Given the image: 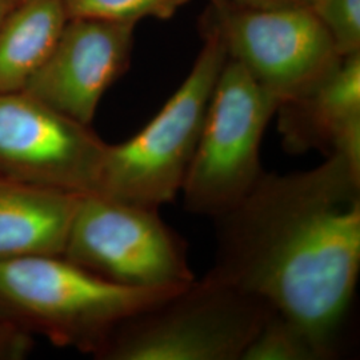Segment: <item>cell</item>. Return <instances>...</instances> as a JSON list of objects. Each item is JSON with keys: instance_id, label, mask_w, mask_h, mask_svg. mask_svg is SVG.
I'll return each instance as SVG.
<instances>
[{"instance_id": "cell-17", "label": "cell", "mask_w": 360, "mask_h": 360, "mask_svg": "<svg viewBox=\"0 0 360 360\" xmlns=\"http://www.w3.org/2000/svg\"><path fill=\"white\" fill-rule=\"evenodd\" d=\"M312 0H224L236 8L245 10H283V8H309Z\"/></svg>"}, {"instance_id": "cell-10", "label": "cell", "mask_w": 360, "mask_h": 360, "mask_svg": "<svg viewBox=\"0 0 360 360\" xmlns=\"http://www.w3.org/2000/svg\"><path fill=\"white\" fill-rule=\"evenodd\" d=\"M276 114L290 154L339 155L360 168V52L343 56L309 90L279 104Z\"/></svg>"}, {"instance_id": "cell-18", "label": "cell", "mask_w": 360, "mask_h": 360, "mask_svg": "<svg viewBox=\"0 0 360 360\" xmlns=\"http://www.w3.org/2000/svg\"><path fill=\"white\" fill-rule=\"evenodd\" d=\"M18 0H0V23L6 18V15L11 11Z\"/></svg>"}, {"instance_id": "cell-5", "label": "cell", "mask_w": 360, "mask_h": 360, "mask_svg": "<svg viewBox=\"0 0 360 360\" xmlns=\"http://www.w3.org/2000/svg\"><path fill=\"white\" fill-rule=\"evenodd\" d=\"M279 102L231 58L212 91L181 191L186 210L218 218L240 203L264 175L260 146Z\"/></svg>"}, {"instance_id": "cell-7", "label": "cell", "mask_w": 360, "mask_h": 360, "mask_svg": "<svg viewBox=\"0 0 360 360\" xmlns=\"http://www.w3.org/2000/svg\"><path fill=\"white\" fill-rule=\"evenodd\" d=\"M107 143L26 91L0 94V178L65 193L96 191Z\"/></svg>"}, {"instance_id": "cell-16", "label": "cell", "mask_w": 360, "mask_h": 360, "mask_svg": "<svg viewBox=\"0 0 360 360\" xmlns=\"http://www.w3.org/2000/svg\"><path fill=\"white\" fill-rule=\"evenodd\" d=\"M31 335L0 315V360L22 359L31 348Z\"/></svg>"}, {"instance_id": "cell-6", "label": "cell", "mask_w": 360, "mask_h": 360, "mask_svg": "<svg viewBox=\"0 0 360 360\" xmlns=\"http://www.w3.org/2000/svg\"><path fill=\"white\" fill-rule=\"evenodd\" d=\"M63 257L135 288L181 287L195 279L186 242L160 218L159 208L99 193L80 196Z\"/></svg>"}, {"instance_id": "cell-1", "label": "cell", "mask_w": 360, "mask_h": 360, "mask_svg": "<svg viewBox=\"0 0 360 360\" xmlns=\"http://www.w3.org/2000/svg\"><path fill=\"white\" fill-rule=\"evenodd\" d=\"M214 220L212 270L338 355L359 278L360 168L334 155L307 171L264 172Z\"/></svg>"}, {"instance_id": "cell-11", "label": "cell", "mask_w": 360, "mask_h": 360, "mask_svg": "<svg viewBox=\"0 0 360 360\" xmlns=\"http://www.w3.org/2000/svg\"><path fill=\"white\" fill-rule=\"evenodd\" d=\"M80 196L0 178V262L63 255Z\"/></svg>"}, {"instance_id": "cell-14", "label": "cell", "mask_w": 360, "mask_h": 360, "mask_svg": "<svg viewBox=\"0 0 360 360\" xmlns=\"http://www.w3.org/2000/svg\"><path fill=\"white\" fill-rule=\"evenodd\" d=\"M190 0H65L68 19L84 18L138 23L143 18L167 19Z\"/></svg>"}, {"instance_id": "cell-2", "label": "cell", "mask_w": 360, "mask_h": 360, "mask_svg": "<svg viewBox=\"0 0 360 360\" xmlns=\"http://www.w3.org/2000/svg\"><path fill=\"white\" fill-rule=\"evenodd\" d=\"M181 287L112 283L63 255L16 257L0 262V315L28 335L96 356L123 323Z\"/></svg>"}, {"instance_id": "cell-4", "label": "cell", "mask_w": 360, "mask_h": 360, "mask_svg": "<svg viewBox=\"0 0 360 360\" xmlns=\"http://www.w3.org/2000/svg\"><path fill=\"white\" fill-rule=\"evenodd\" d=\"M229 59L218 26L207 32L190 74L162 110L129 141L107 144L96 191L159 208L181 191L219 74Z\"/></svg>"}, {"instance_id": "cell-8", "label": "cell", "mask_w": 360, "mask_h": 360, "mask_svg": "<svg viewBox=\"0 0 360 360\" xmlns=\"http://www.w3.org/2000/svg\"><path fill=\"white\" fill-rule=\"evenodd\" d=\"M219 11L229 58L279 104L309 90L343 58L309 8L245 10L221 3Z\"/></svg>"}, {"instance_id": "cell-13", "label": "cell", "mask_w": 360, "mask_h": 360, "mask_svg": "<svg viewBox=\"0 0 360 360\" xmlns=\"http://www.w3.org/2000/svg\"><path fill=\"white\" fill-rule=\"evenodd\" d=\"M335 356L294 319L271 309L242 360H327Z\"/></svg>"}, {"instance_id": "cell-9", "label": "cell", "mask_w": 360, "mask_h": 360, "mask_svg": "<svg viewBox=\"0 0 360 360\" xmlns=\"http://www.w3.org/2000/svg\"><path fill=\"white\" fill-rule=\"evenodd\" d=\"M136 23L68 19L27 94L90 126L105 91L129 67Z\"/></svg>"}, {"instance_id": "cell-15", "label": "cell", "mask_w": 360, "mask_h": 360, "mask_svg": "<svg viewBox=\"0 0 360 360\" xmlns=\"http://www.w3.org/2000/svg\"><path fill=\"white\" fill-rule=\"evenodd\" d=\"M309 8L340 56L360 52V0H312Z\"/></svg>"}, {"instance_id": "cell-12", "label": "cell", "mask_w": 360, "mask_h": 360, "mask_svg": "<svg viewBox=\"0 0 360 360\" xmlns=\"http://www.w3.org/2000/svg\"><path fill=\"white\" fill-rule=\"evenodd\" d=\"M68 15L65 0H18L0 23V94L26 89L47 60Z\"/></svg>"}, {"instance_id": "cell-3", "label": "cell", "mask_w": 360, "mask_h": 360, "mask_svg": "<svg viewBox=\"0 0 360 360\" xmlns=\"http://www.w3.org/2000/svg\"><path fill=\"white\" fill-rule=\"evenodd\" d=\"M271 309L211 269L129 318L95 358L242 360Z\"/></svg>"}]
</instances>
